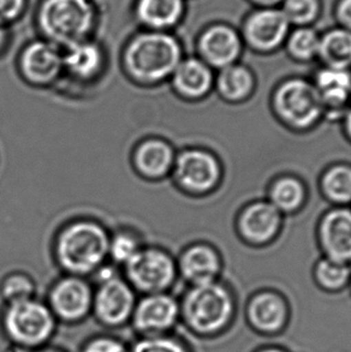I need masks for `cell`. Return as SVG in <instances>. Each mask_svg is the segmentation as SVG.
Segmentation results:
<instances>
[{"instance_id":"cell-10","label":"cell","mask_w":351,"mask_h":352,"mask_svg":"<svg viewBox=\"0 0 351 352\" xmlns=\"http://www.w3.org/2000/svg\"><path fill=\"white\" fill-rule=\"evenodd\" d=\"M290 29L279 8H252L238 30L246 50L257 56H272L283 50Z\"/></svg>"},{"instance_id":"cell-43","label":"cell","mask_w":351,"mask_h":352,"mask_svg":"<svg viewBox=\"0 0 351 352\" xmlns=\"http://www.w3.org/2000/svg\"><path fill=\"white\" fill-rule=\"evenodd\" d=\"M188 1H189V0H188Z\"/></svg>"},{"instance_id":"cell-32","label":"cell","mask_w":351,"mask_h":352,"mask_svg":"<svg viewBox=\"0 0 351 352\" xmlns=\"http://www.w3.org/2000/svg\"><path fill=\"white\" fill-rule=\"evenodd\" d=\"M130 352H195L184 338L176 333L136 338L130 343Z\"/></svg>"},{"instance_id":"cell-28","label":"cell","mask_w":351,"mask_h":352,"mask_svg":"<svg viewBox=\"0 0 351 352\" xmlns=\"http://www.w3.org/2000/svg\"><path fill=\"white\" fill-rule=\"evenodd\" d=\"M320 32L315 27H292L283 50L290 60L297 64L318 62Z\"/></svg>"},{"instance_id":"cell-14","label":"cell","mask_w":351,"mask_h":352,"mask_svg":"<svg viewBox=\"0 0 351 352\" xmlns=\"http://www.w3.org/2000/svg\"><path fill=\"white\" fill-rule=\"evenodd\" d=\"M196 57L214 72L241 62L244 45L237 27L225 21H214L200 30L195 41Z\"/></svg>"},{"instance_id":"cell-42","label":"cell","mask_w":351,"mask_h":352,"mask_svg":"<svg viewBox=\"0 0 351 352\" xmlns=\"http://www.w3.org/2000/svg\"><path fill=\"white\" fill-rule=\"evenodd\" d=\"M348 291H349V294H350L351 296V278L350 281H349V285H348Z\"/></svg>"},{"instance_id":"cell-1","label":"cell","mask_w":351,"mask_h":352,"mask_svg":"<svg viewBox=\"0 0 351 352\" xmlns=\"http://www.w3.org/2000/svg\"><path fill=\"white\" fill-rule=\"evenodd\" d=\"M178 300L180 324L195 338H220L233 329L237 320V296L223 279L188 286Z\"/></svg>"},{"instance_id":"cell-36","label":"cell","mask_w":351,"mask_h":352,"mask_svg":"<svg viewBox=\"0 0 351 352\" xmlns=\"http://www.w3.org/2000/svg\"><path fill=\"white\" fill-rule=\"evenodd\" d=\"M332 16L336 25L351 30V0H334Z\"/></svg>"},{"instance_id":"cell-9","label":"cell","mask_w":351,"mask_h":352,"mask_svg":"<svg viewBox=\"0 0 351 352\" xmlns=\"http://www.w3.org/2000/svg\"><path fill=\"white\" fill-rule=\"evenodd\" d=\"M138 294L118 274L96 281L93 291L92 318L109 332L129 327L133 316Z\"/></svg>"},{"instance_id":"cell-38","label":"cell","mask_w":351,"mask_h":352,"mask_svg":"<svg viewBox=\"0 0 351 352\" xmlns=\"http://www.w3.org/2000/svg\"><path fill=\"white\" fill-rule=\"evenodd\" d=\"M252 8H279L283 0H246Z\"/></svg>"},{"instance_id":"cell-20","label":"cell","mask_w":351,"mask_h":352,"mask_svg":"<svg viewBox=\"0 0 351 352\" xmlns=\"http://www.w3.org/2000/svg\"><path fill=\"white\" fill-rule=\"evenodd\" d=\"M133 19L140 29L173 33L188 14V0H134Z\"/></svg>"},{"instance_id":"cell-25","label":"cell","mask_w":351,"mask_h":352,"mask_svg":"<svg viewBox=\"0 0 351 352\" xmlns=\"http://www.w3.org/2000/svg\"><path fill=\"white\" fill-rule=\"evenodd\" d=\"M104 64V47L94 38L63 50L64 70L77 80L94 78Z\"/></svg>"},{"instance_id":"cell-29","label":"cell","mask_w":351,"mask_h":352,"mask_svg":"<svg viewBox=\"0 0 351 352\" xmlns=\"http://www.w3.org/2000/svg\"><path fill=\"white\" fill-rule=\"evenodd\" d=\"M314 284L328 295H337L348 290L351 278V266L321 256L312 270Z\"/></svg>"},{"instance_id":"cell-22","label":"cell","mask_w":351,"mask_h":352,"mask_svg":"<svg viewBox=\"0 0 351 352\" xmlns=\"http://www.w3.org/2000/svg\"><path fill=\"white\" fill-rule=\"evenodd\" d=\"M257 80L252 67L242 62L215 72L214 91L228 105H242L252 99L257 91Z\"/></svg>"},{"instance_id":"cell-6","label":"cell","mask_w":351,"mask_h":352,"mask_svg":"<svg viewBox=\"0 0 351 352\" xmlns=\"http://www.w3.org/2000/svg\"><path fill=\"white\" fill-rule=\"evenodd\" d=\"M270 109L275 120L290 133H308L325 122V112L310 78L289 76L275 85Z\"/></svg>"},{"instance_id":"cell-33","label":"cell","mask_w":351,"mask_h":352,"mask_svg":"<svg viewBox=\"0 0 351 352\" xmlns=\"http://www.w3.org/2000/svg\"><path fill=\"white\" fill-rule=\"evenodd\" d=\"M142 248L138 238L131 232H118L109 238V256L118 265L130 261Z\"/></svg>"},{"instance_id":"cell-40","label":"cell","mask_w":351,"mask_h":352,"mask_svg":"<svg viewBox=\"0 0 351 352\" xmlns=\"http://www.w3.org/2000/svg\"><path fill=\"white\" fill-rule=\"evenodd\" d=\"M9 38L10 28L0 24V52L6 47V45L9 43Z\"/></svg>"},{"instance_id":"cell-35","label":"cell","mask_w":351,"mask_h":352,"mask_svg":"<svg viewBox=\"0 0 351 352\" xmlns=\"http://www.w3.org/2000/svg\"><path fill=\"white\" fill-rule=\"evenodd\" d=\"M29 0H0V24L10 28L23 19Z\"/></svg>"},{"instance_id":"cell-7","label":"cell","mask_w":351,"mask_h":352,"mask_svg":"<svg viewBox=\"0 0 351 352\" xmlns=\"http://www.w3.org/2000/svg\"><path fill=\"white\" fill-rule=\"evenodd\" d=\"M171 173L185 194L202 197L213 194L222 186L224 165L215 153L189 148L176 155Z\"/></svg>"},{"instance_id":"cell-15","label":"cell","mask_w":351,"mask_h":352,"mask_svg":"<svg viewBox=\"0 0 351 352\" xmlns=\"http://www.w3.org/2000/svg\"><path fill=\"white\" fill-rule=\"evenodd\" d=\"M284 218L266 199L251 201L238 212L235 230L241 242L248 247H270L279 238Z\"/></svg>"},{"instance_id":"cell-5","label":"cell","mask_w":351,"mask_h":352,"mask_svg":"<svg viewBox=\"0 0 351 352\" xmlns=\"http://www.w3.org/2000/svg\"><path fill=\"white\" fill-rule=\"evenodd\" d=\"M109 236L93 220H77L59 232L56 257L63 271L70 276L94 274L109 257Z\"/></svg>"},{"instance_id":"cell-2","label":"cell","mask_w":351,"mask_h":352,"mask_svg":"<svg viewBox=\"0 0 351 352\" xmlns=\"http://www.w3.org/2000/svg\"><path fill=\"white\" fill-rule=\"evenodd\" d=\"M184 57L183 45L175 34L140 29L125 43L122 63L133 80L153 85L171 78Z\"/></svg>"},{"instance_id":"cell-26","label":"cell","mask_w":351,"mask_h":352,"mask_svg":"<svg viewBox=\"0 0 351 352\" xmlns=\"http://www.w3.org/2000/svg\"><path fill=\"white\" fill-rule=\"evenodd\" d=\"M318 62L320 67L351 72V30L334 25L320 33Z\"/></svg>"},{"instance_id":"cell-39","label":"cell","mask_w":351,"mask_h":352,"mask_svg":"<svg viewBox=\"0 0 351 352\" xmlns=\"http://www.w3.org/2000/svg\"><path fill=\"white\" fill-rule=\"evenodd\" d=\"M252 352H292L290 349L279 344H266L253 350Z\"/></svg>"},{"instance_id":"cell-30","label":"cell","mask_w":351,"mask_h":352,"mask_svg":"<svg viewBox=\"0 0 351 352\" xmlns=\"http://www.w3.org/2000/svg\"><path fill=\"white\" fill-rule=\"evenodd\" d=\"M279 9L292 27H315L323 14V0H283Z\"/></svg>"},{"instance_id":"cell-4","label":"cell","mask_w":351,"mask_h":352,"mask_svg":"<svg viewBox=\"0 0 351 352\" xmlns=\"http://www.w3.org/2000/svg\"><path fill=\"white\" fill-rule=\"evenodd\" d=\"M57 320L45 300L36 297L3 305L0 333L10 348L32 352L51 345L57 334Z\"/></svg>"},{"instance_id":"cell-17","label":"cell","mask_w":351,"mask_h":352,"mask_svg":"<svg viewBox=\"0 0 351 352\" xmlns=\"http://www.w3.org/2000/svg\"><path fill=\"white\" fill-rule=\"evenodd\" d=\"M19 67L22 76L32 85L46 86L64 70L63 50L45 38H36L21 51Z\"/></svg>"},{"instance_id":"cell-37","label":"cell","mask_w":351,"mask_h":352,"mask_svg":"<svg viewBox=\"0 0 351 352\" xmlns=\"http://www.w3.org/2000/svg\"><path fill=\"white\" fill-rule=\"evenodd\" d=\"M339 123L342 125L343 136L351 144V105L348 107Z\"/></svg>"},{"instance_id":"cell-24","label":"cell","mask_w":351,"mask_h":352,"mask_svg":"<svg viewBox=\"0 0 351 352\" xmlns=\"http://www.w3.org/2000/svg\"><path fill=\"white\" fill-rule=\"evenodd\" d=\"M176 153L170 143L159 138L140 143L134 153V165L148 179H160L170 175L175 165Z\"/></svg>"},{"instance_id":"cell-31","label":"cell","mask_w":351,"mask_h":352,"mask_svg":"<svg viewBox=\"0 0 351 352\" xmlns=\"http://www.w3.org/2000/svg\"><path fill=\"white\" fill-rule=\"evenodd\" d=\"M36 285L30 276L24 273H11L0 281V298L3 305L35 297Z\"/></svg>"},{"instance_id":"cell-3","label":"cell","mask_w":351,"mask_h":352,"mask_svg":"<svg viewBox=\"0 0 351 352\" xmlns=\"http://www.w3.org/2000/svg\"><path fill=\"white\" fill-rule=\"evenodd\" d=\"M100 21L98 0H39L34 14L41 38L61 50L94 38Z\"/></svg>"},{"instance_id":"cell-16","label":"cell","mask_w":351,"mask_h":352,"mask_svg":"<svg viewBox=\"0 0 351 352\" xmlns=\"http://www.w3.org/2000/svg\"><path fill=\"white\" fill-rule=\"evenodd\" d=\"M315 238L321 256L351 266V207H330L320 215Z\"/></svg>"},{"instance_id":"cell-27","label":"cell","mask_w":351,"mask_h":352,"mask_svg":"<svg viewBox=\"0 0 351 352\" xmlns=\"http://www.w3.org/2000/svg\"><path fill=\"white\" fill-rule=\"evenodd\" d=\"M319 191L331 207H351V164H330L319 176Z\"/></svg>"},{"instance_id":"cell-8","label":"cell","mask_w":351,"mask_h":352,"mask_svg":"<svg viewBox=\"0 0 351 352\" xmlns=\"http://www.w3.org/2000/svg\"><path fill=\"white\" fill-rule=\"evenodd\" d=\"M177 278V262L158 248H141L124 265V279L141 295L170 292Z\"/></svg>"},{"instance_id":"cell-23","label":"cell","mask_w":351,"mask_h":352,"mask_svg":"<svg viewBox=\"0 0 351 352\" xmlns=\"http://www.w3.org/2000/svg\"><path fill=\"white\" fill-rule=\"evenodd\" d=\"M308 188L302 178L292 173H281L270 182L266 200L286 217L304 210L308 202Z\"/></svg>"},{"instance_id":"cell-21","label":"cell","mask_w":351,"mask_h":352,"mask_svg":"<svg viewBox=\"0 0 351 352\" xmlns=\"http://www.w3.org/2000/svg\"><path fill=\"white\" fill-rule=\"evenodd\" d=\"M215 72L196 56L184 57L172 74V88L188 101H201L214 91Z\"/></svg>"},{"instance_id":"cell-13","label":"cell","mask_w":351,"mask_h":352,"mask_svg":"<svg viewBox=\"0 0 351 352\" xmlns=\"http://www.w3.org/2000/svg\"><path fill=\"white\" fill-rule=\"evenodd\" d=\"M180 324V300L170 292H162L138 298L129 327L136 338H147L175 333Z\"/></svg>"},{"instance_id":"cell-41","label":"cell","mask_w":351,"mask_h":352,"mask_svg":"<svg viewBox=\"0 0 351 352\" xmlns=\"http://www.w3.org/2000/svg\"><path fill=\"white\" fill-rule=\"evenodd\" d=\"M32 352H67V350H64L62 348H58V346H54V345H47V346H45V348L39 349V350H35V351Z\"/></svg>"},{"instance_id":"cell-34","label":"cell","mask_w":351,"mask_h":352,"mask_svg":"<svg viewBox=\"0 0 351 352\" xmlns=\"http://www.w3.org/2000/svg\"><path fill=\"white\" fill-rule=\"evenodd\" d=\"M77 352H130V343L112 332L98 333L88 337Z\"/></svg>"},{"instance_id":"cell-11","label":"cell","mask_w":351,"mask_h":352,"mask_svg":"<svg viewBox=\"0 0 351 352\" xmlns=\"http://www.w3.org/2000/svg\"><path fill=\"white\" fill-rule=\"evenodd\" d=\"M243 318L254 333L275 338L289 329L292 308L281 291L264 287L248 297L243 307Z\"/></svg>"},{"instance_id":"cell-19","label":"cell","mask_w":351,"mask_h":352,"mask_svg":"<svg viewBox=\"0 0 351 352\" xmlns=\"http://www.w3.org/2000/svg\"><path fill=\"white\" fill-rule=\"evenodd\" d=\"M325 112V120L341 122L351 105V72L319 67L310 77Z\"/></svg>"},{"instance_id":"cell-18","label":"cell","mask_w":351,"mask_h":352,"mask_svg":"<svg viewBox=\"0 0 351 352\" xmlns=\"http://www.w3.org/2000/svg\"><path fill=\"white\" fill-rule=\"evenodd\" d=\"M177 271L188 286L201 285L222 279L224 260L217 248L206 242L194 243L182 252Z\"/></svg>"},{"instance_id":"cell-12","label":"cell","mask_w":351,"mask_h":352,"mask_svg":"<svg viewBox=\"0 0 351 352\" xmlns=\"http://www.w3.org/2000/svg\"><path fill=\"white\" fill-rule=\"evenodd\" d=\"M93 291L83 276L67 274L53 283L45 302L58 324L76 326L92 316Z\"/></svg>"}]
</instances>
